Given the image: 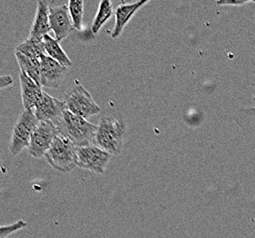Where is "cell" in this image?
Returning a JSON list of instances; mask_svg holds the SVG:
<instances>
[{
	"label": "cell",
	"instance_id": "cell-2",
	"mask_svg": "<svg viewBox=\"0 0 255 238\" xmlns=\"http://www.w3.org/2000/svg\"><path fill=\"white\" fill-rule=\"evenodd\" d=\"M127 124L123 119L106 116L102 117L97 125L95 145L112 156L121 154Z\"/></svg>",
	"mask_w": 255,
	"mask_h": 238
},
{
	"label": "cell",
	"instance_id": "cell-17",
	"mask_svg": "<svg viewBox=\"0 0 255 238\" xmlns=\"http://www.w3.org/2000/svg\"><path fill=\"white\" fill-rule=\"evenodd\" d=\"M113 16V4L110 0L101 1L98 11L96 13L95 19L92 25V33L97 35L99 33L102 27L106 24Z\"/></svg>",
	"mask_w": 255,
	"mask_h": 238
},
{
	"label": "cell",
	"instance_id": "cell-21",
	"mask_svg": "<svg viewBox=\"0 0 255 238\" xmlns=\"http://www.w3.org/2000/svg\"><path fill=\"white\" fill-rule=\"evenodd\" d=\"M13 79L10 75H2L0 76V90L7 88L13 85Z\"/></svg>",
	"mask_w": 255,
	"mask_h": 238
},
{
	"label": "cell",
	"instance_id": "cell-16",
	"mask_svg": "<svg viewBox=\"0 0 255 238\" xmlns=\"http://www.w3.org/2000/svg\"><path fill=\"white\" fill-rule=\"evenodd\" d=\"M16 50L30 59H39V60L40 57L46 55L43 39L28 38L25 41L17 45Z\"/></svg>",
	"mask_w": 255,
	"mask_h": 238
},
{
	"label": "cell",
	"instance_id": "cell-18",
	"mask_svg": "<svg viewBox=\"0 0 255 238\" xmlns=\"http://www.w3.org/2000/svg\"><path fill=\"white\" fill-rule=\"evenodd\" d=\"M83 5L84 2L82 0H71L68 3V8L72 18V25L77 30H81L83 28Z\"/></svg>",
	"mask_w": 255,
	"mask_h": 238
},
{
	"label": "cell",
	"instance_id": "cell-22",
	"mask_svg": "<svg viewBox=\"0 0 255 238\" xmlns=\"http://www.w3.org/2000/svg\"><path fill=\"white\" fill-rule=\"evenodd\" d=\"M254 100H255V96H254Z\"/></svg>",
	"mask_w": 255,
	"mask_h": 238
},
{
	"label": "cell",
	"instance_id": "cell-7",
	"mask_svg": "<svg viewBox=\"0 0 255 238\" xmlns=\"http://www.w3.org/2000/svg\"><path fill=\"white\" fill-rule=\"evenodd\" d=\"M59 135V128L54 124L39 122L29 141L28 152L34 158L44 157Z\"/></svg>",
	"mask_w": 255,
	"mask_h": 238
},
{
	"label": "cell",
	"instance_id": "cell-12",
	"mask_svg": "<svg viewBox=\"0 0 255 238\" xmlns=\"http://www.w3.org/2000/svg\"><path fill=\"white\" fill-rule=\"evenodd\" d=\"M50 30V5L45 1L39 0L37 3L36 16L28 38L43 39L45 35H48Z\"/></svg>",
	"mask_w": 255,
	"mask_h": 238
},
{
	"label": "cell",
	"instance_id": "cell-14",
	"mask_svg": "<svg viewBox=\"0 0 255 238\" xmlns=\"http://www.w3.org/2000/svg\"><path fill=\"white\" fill-rule=\"evenodd\" d=\"M43 42H44L45 50L47 55L50 57L51 59L58 61L63 66H72V61L68 57L65 51L61 48L60 42L55 39L50 37V35H45L43 37Z\"/></svg>",
	"mask_w": 255,
	"mask_h": 238
},
{
	"label": "cell",
	"instance_id": "cell-1",
	"mask_svg": "<svg viewBox=\"0 0 255 238\" xmlns=\"http://www.w3.org/2000/svg\"><path fill=\"white\" fill-rule=\"evenodd\" d=\"M57 128L60 135L68 138L77 148L95 145L97 126L82 116L65 110Z\"/></svg>",
	"mask_w": 255,
	"mask_h": 238
},
{
	"label": "cell",
	"instance_id": "cell-23",
	"mask_svg": "<svg viewBox=\"0 0 255 238\" xmlns=\"http://www.w3.org/2000/svg\"><path fill=\"white\" fill-rule=\"evenodd\" d=\"M252 2H254V3H255V1H252Z\"/></svg>",
	"mask_w": 255,
	"mask_h": 238
},
{
	"label": "cell",
	"instance_id": "cell-4",
	"mask_svg": "<svg viewBox=\"0 0 255 238\" xmlns=\"http://www.w3.org/2000/svg\"><path fill=\"white\" fill-rule=\"evenodd\" d=\"M63 103L66 110L85 119L98 114L101 110L89 92L78 81L64 94Z\"/></svg>",
	"mask_w": 255,
	"mask_h": 238
},
{
	"label": "cell",
	"instance_id": "cell-19",
	"mask_svg": "<svg viewBox=\"0 0 255 238\" xmlns=\"http://www.w3.org/2000/svg\"><path fill=\"white\" fill-rule=\"evenodd\" d=\"M27 227H28V223L24 221L22 219L15 222L13 224H10V225L0 226V238H7L8 237H10L12 234L25 229Z\"/></svg>",
	"mask_w": 255,
	"mask_h": 238
},
{
	"label": "cell",
	"instance_id": "cell-3",
	"mask_svg": "<svg viewBox=\"0 0 255 238\" xmlns=\"http://www.w3.org/2000/svg\"><path fill=\"white\" fill-rule=\"evenodd\" d=\"M44 157L50 166L58 172H72L77 167V147L62 135L54 139Z\"/></svg>",
	"mask_w": 255,
	"mask_h": 238
},
{
	"label": "cell",
	"instance_id": "cell-20",
	"mask_svg": "<svg viewBox=\"0 0 255 238\" xmlns=\"http://www.w3.org/2000/svg\"><path fill=\"white\" fill-rule=\"evenodd\" d=\"M251 1L250 0H222V1H217L218 5H222V6H225V5H229V6H243L245 4H248Z\"/></svg>",
	"mask_w": 255,
	"mask_h": 238
},
{
	"label": "cell",
	"instance_id": "cell-6",
	"mask_svg": "<svg viewBox=\"0 0 255 238\" xmlns=\"http://www.w3.org/2000/svg\"><path fill=\"white\" fill-rule=\"evenodd\" d=\"M112 155L96 145L77 148V167L96 174H105Z\"/></svg>",
	"mask_w": 255,
	"mask_h": 238
},
{
	"label": "cell",
	"instance_id": "cell-8",
	"mask_svg": "<svg viewBox=\"0 0 255 238\" xmlns=\"http://www.w3.org/2000/svg\"><path fill=\"white\" fill-rule=\"evenodd\" d=\"M65 110L66 107L63 101L56 99L43 92L33 111L39 122L52 123L58 127Z\"/></svg>",
	"mask_w": 255,
	"mask_h": 238
},
{
	"label": "cell",
	"instance_id": "cell-15",
	"mask_svg": "<svg viewBox=\"0 0 255 238\" xmlns=\"http://www.w3.org/2000/svg\"><path fill=\"white\" fill-rule=\"evenodd\" d=\"M15 56L20 68V72L27 74L34 82L40 85V61L39 59H30L17 50H15Z\"/></svg>",
	"mask_w": 255,
	"mask_h": 238
},
{
	"label": "cell",
	"instance_id": "cell-10",
	"mask_svg": "<svg viewBox=\"0 0 255 238\" xmlns=\"http://www.w3.org/2000/svg\"><path fill=\"white\" fill-rule=\"evenodd\" d=\"M50 23L55 39L61 42L75 29L72 25L68 5H50Z\"/></svg>",
	"mask_w": 255,
	"mask_h": 238
},
{
	"label": "cell",
	"instance_id": "cell-13",
	"mask_svg": "<svg viewBox=\"0 0 255 238\" xmlns=\"http://www.w3.org/2000/svg\"><path fill=\"white\" fill-rule=\"evenodd\" d=\"M19 82L24 109L34 110L35 105L43 93L41 86L34 82L31 78L28 77L27 74L21 72L19 73Z\"/></svg>",
	"mask_w": 255,
	"mask_h": 238
},
{
	"label": "cell",
	"instance_id": "cell-9",
	"mask_svg": "<svg viewBox=\"0 0 255 238\" xmlns=\"http://www.w3.org/2000/svg\"><path fill=\"white\" fill-rule=\"evenodd\" d=\"M40 85L47 88H58L66 76L68 68L50 57H40Z\"/></svg>",
	"mask_w": 255,
	"mask_h": 238
},
{
	"label": "cell",
	"instance_id": "cell-5",
	"mask_svg": "<svg viewBox=\"0 0 255 238\" xmlns=\"http://www.w3.org/2000/svg\"><path fill=\"white\" fill-rule=\"evenodd\" d=\"M39 122L33 110L22 111L12 131L9 144V151L12 155H17L24 149L28 148L31 136Z\"/></svg>",
	"mask_w": 255,
	"mask_h": 238
},
{
	"label": "cell",
	"instance_id": "cell-11",
	"mask_svg": "<svg viewBox=\"0 0 255 238\" xmlns=\"http://www.w3.org/2000/svg\"><path fill=\"white\" fill-rule=\"evenodd\" d=\"M148 3V0H144V1H136L133 3L127 4L123 3L120 6H117L116 10V24L114 29L112 31V38L116 39L120 37L122 34L125 27L128 25L129 20L133 17V15L138 11L139 9L144 6L145 4Z\"/></svg>",
	"mask_w": 255,
	"mask_h": 238
}]
</instances>
